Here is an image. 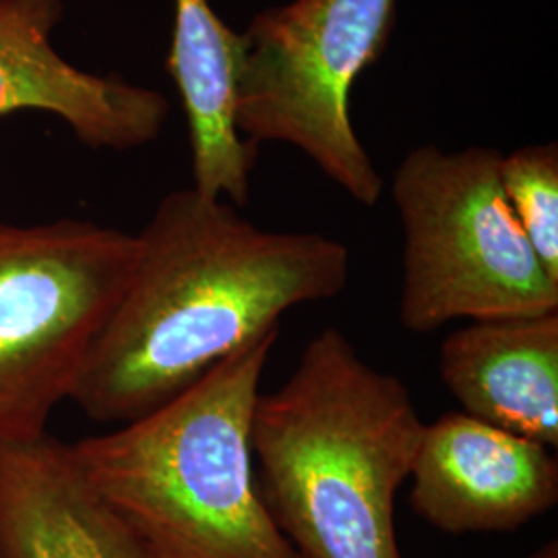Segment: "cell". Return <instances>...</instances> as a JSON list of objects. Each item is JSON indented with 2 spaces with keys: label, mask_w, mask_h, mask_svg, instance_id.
Masks as SVG:
<instances>
[{
  "label": "cell",
  "mask_w": 558,
  "mask_h": 558,
  "mask_svg": "<svg viewBox=\"0 0 558 558\" xmlns=\"http://www.w3.org/2000/svg\"><path fill=\"white\" fill-rule=\"evenodd\" d=\"M135 263L71 401L126 424L193 387L302 304L339 296L350 248L317 232H274L193 186L166 195L135 234Z\"/></svg>",
  "instance_id": "obj_1"
},
{
  "label": "cell",
  "mask_w": 558,
  "mask_h": 558,
  "mask_svg": "<svg viewBox=\"0 0 558 558\" xmlns=\"http://www.w3.org/2000/svg\"><path fill=\"white\" fill-rule=\"evenodd\" d=\"M424 428L405 383L327 327L292 375L255 403L251 445L263 502L304 558H403L396 497Z\"/></svg>",
  "instance_id": "obj_2"
},
{
  "label": "cell",
  "mask_w": 558,
  "mask_h": 558,
  "mask_svg": "<svg viewBox=\"0 0 558 558\" xmlns=\"http://www.w3.org/2000/svg\"><path fill=\"white\" fill-rule=\"evenodd\" d=\"M279 329L143 418L71 445L147 558H304L263 502L251 445Z\"/></svg>",
  "instance_id": "obj_3"
},
{
  "label": "cell",
  "mask_w": 558,
  "mask_h": 558,
  "mask_svg": "<svg viewBox=\"0 0 558 558\" xmlns=\"http://www.w3.org/2000/svg\"><path fill=\"white\" fill-rule=\"evenodd\" d=\"M500 158L493 147L422 145L399 161L391 197L403 230L399 323L408 331L558 311V281L505 197Z\"/></svg>",
  "instance_id": "obj_4"
},
{
  "label": "cell",
  "mask_w": 558,
  "mask_h": 558,
  "mask_svg": "<svg viewBox=\"0 0 558 558\" xmlns=\"http://www.w3.org/2000/svg\"><path fill=\"white\" fill-rule=\"evenodd\" d=\"M398 0H292L239 32L234 122L244 140L288 143L360 205L385 189L356 135L350 101L387 50Z\"/></svg>",
  "instance_id": "obj_5"
},
{
  "label": "cell",
  "mask_w": 558,
  "mask_h": 558,
  "mask_svg": "<svg viewBox=\"0 0 558 558\" xmlns=\"http://www.w3.org/2000/svg\"><path fill=\"white\" fill-rule=\"evenodd\" d=\"M135 234L94 221L0 223V440L48 435L114 313Z\"/></svg>",
  "instance_id": "obj_6"
},
{
  "label": "cell",
  "mask_w": 558,
  "mask_h": 558,
  "mask_svg": "<svg viewBox=\"0 0 558 558\" xmlns=\"http://www.w3.org/2000/svg\"><path fill=\"white\" fill-rule=\"evenodd\" d=\"M410 482L412 509L445 534L513 532L557 505V451L447 412L426 424Z\"/></svg>",
  "instance_id": "obj_7"
},
{
  "label": "cell",
  "mask_w": 558,
  "mask_h": 558,
  "mask_svg": "<svg viewBox=\"0 0 558 558\" xmlns=\"http://www.w3.org/2000/svg\"><path fill=\"white\" fill-rule=\"evenodd\" d=\"M62 11V0H2L0 119L21 110L54 114L92 149L126 151L158 140L170 114L166 96L62 59L52 44Z\"/></svg>",
  "instance_id": "obj_8"
},
{
  "label": "cell",
  "mask_w": 558,
  "mask_h": 558,
  "mask_svg": "<svg viewBox=\"0 0 558 558\" xmlns=\"http://www.w3.org/2000/svg\"><path fill=\"white\" fill-rule=\"evenodd\" d=\"M0 558H147L50 433L0 440Z\"/></svg>",
  "instance_id": "obj_9"
},
{
  "label": "cell",
  "mask_w": 558,
  "mask_h": 558,
  "mask_svg": "<svg viewBox=\"0 0 558 558\" xmlns=\"http://www.w3.org/2000/svg\"><path fill=\"white\" fill-rule=\"evenodd\" d=\"M440 379L461 412L558 449V311L470 320L440 343Z\"/></svg>",
  "instance_id": "obj_10"
},
{
  "label": "cell",
  "mask_w": 558,
  "mask_h": 558,
  "mask_svg": "<svg viewBox=\"0 0 558 558\" xmlns=\"http://www.w3.org/2000/svg\"><path fill=\"white\" fill-rule=\"evenodd\" d=\"M239 32L209 0H174V32L166 69L179 89L193 154V189L244 207L259 145L234 122V59Z\"/></svg>",
  "instance_id": "obj_11"
},
{
  "label": "cell",
  "mask_w": 558,
  "mask_h": 558,
  "mask_svg": "<svg viewBox=\"0 0 558 558\" xmlns=\"http://www.w3.org/2000/svg\"><path fill=\"white\" fill-rule=\"evenodd\" d=\"M500 184L542 265L558 281V147L525 145L500 158Z\"/></svg>",
  "instance_id": "obj_12"
},
{
  "label": "cell",
  "mask_w": 558,
  "mask_h": 558,
  "mask_svg": "<svg viewBox=\"0 0 558 558\" xmlns=\"http://www.w3.org/2000/svg\"><path fill=\"white\" fill-rule=\"evenodd\" d=\"M527 558H558V542L550 539L546 544H542L538 550H534Z\"/></svg>",
  "instance_id": "obj_13"
},
{
  "label": "cell",
  "mask_w": 558,
  "mask_h": 558,
  "mask_svg": "<svg viewBox=\"0 0 558 558\" xmlns=\"http://www.w3.org/2000/svg\"><path fill=\"white\" fill-rule=\"evenodd\" d=\"M0 4H2V0H0Z\"/></svg>",
  "instance_id": "obj_14"
}]
</instances>
